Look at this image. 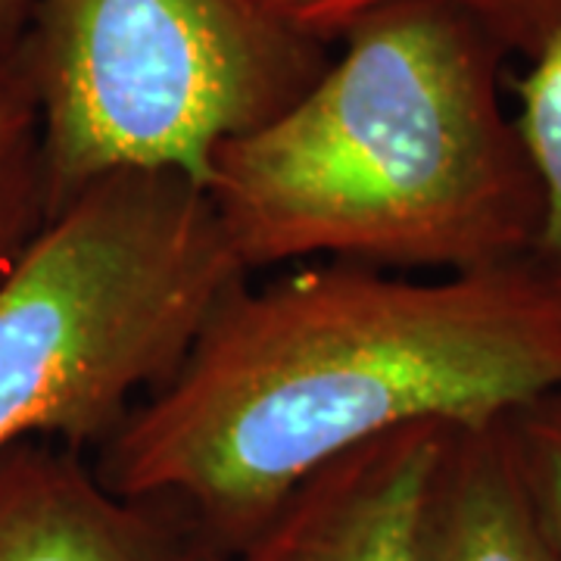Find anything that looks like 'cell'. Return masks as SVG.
Listing matches in <instances>:
<instances>
[{"label":"cell","mask_w":561,"mask_h":561,"mask_svg":"<svg viewBox=\"0 0 561 561\" xmlns=\"http://www.w3.org/2000/svg\"><path fill=\"white\" fill-rule=\"evenodd\" d=\"M556 390L561 280L534 260L440 278L316 262L234 287L94 468L116 493L184 512L234 559L365 443L490 424Z\"/></svg>","instance_id":"obj_1"},{"label":"cell","mask_w":561,"mask_h":561,"mask_svg":"<svg viewBox=\"0 0 561 561\" xmlns=\"http://www.w3.org/2000/svg\"><path fill=\"white\" fill-rule=\"evenodd\" d=\"M341 41L297 101L213 160L206 197L243 272L316 260L459 275L530 260L542 191L490 32L443 3H397Z\"/></svg>","instance_id":"obj_2"},{"label":"cell","mask_w":561,"mask_h":561,"mask_svg":"<svg viewBox=\"0 0 561 561\" xmlns=\"http://www.w3.org/2000/svg\"><path fill=\"white\" fill-rule=\"evenodd\" d=\"M247 278L201 184L119 172L84 187L0 278V453L98 449Z\"/></svg>","instance_id":"obj_3"},{"label":"cell","mask_w":561,"mask_h":561,"mask_svg":"<svg viewBox=\"0 0 561 561\" xmlns=\"http://www.w3.org/2000/svg\"><path fill=\"white\" fill-rule=\"evenodd\" d=\"M20 54L47 219L119 172H175L206 191L221 147L328 66L324 44L262 0H32Z\"/></svg>","instance_id":"obj_4"},{"label":"cell","mask_w":561,"mask_h":561,"mask_svg":"<svg viewBox=\"0 0 561 561\" xmlns=\"http://www.w3.org/2000/svg\"><path fill=\"white\" fill-rule=\"evenodd\" d=\"M449 424H409L312 474L231 561H434Z\"/></svg>","instance_id":"obj_5"},{"label":"cell","mask_w":561,"mask_h":561,"mask_svg":"<svg viewBox=\"0 0 561 561\" xmlns=\"http://www.w3.org/2000/svg\"><path fill=\"white\" fill-rule=\"evenodd\" d=\"M0 561H231L184 512L116 493L84 449L0 453Z\"/></svg>","instance_id":"obj_6"},{"label":"cell","mask_w":561,"mask_h":561,"mask_svg":"<svg viewBox=\"0 0 561 561\" xmlns=\"http://www.w3.org/2000/svg\"><path fill=\"white\" fill-rule=\"evenodd\" d=\"M434 561H561L505 419L449 431L434 490Z\"/></svg>","instance_id":"obj_7"},{"label":"cell","mask_w":561,"mask_h":561,"mask_svg":"<svg viewBox=\"0 0 561 561\" xmlns=\"http://www.w3.org/2000/svg\"><path fill=\"white\" fill-rule=\"evenodd\" d=\"M47 221L35 94L20 47L0 50V278Z\"/></svg>","instance_id":"obj_8"},{"label":"cell","mask_w":561,"mask_h":561,"mask_svg":"<svg viewBox=\"0 0 561 561\" xmlns=\"http://www.w3.org/2000/svg\"><path fill=\"white\" fill-rule=\"evenodd\" d=\"M284 25L321 44L343 38L353 25L397 3H443L474 22L505 54L530 60L561 25V0H262Z\"/></svg>","instance_id":"obj_9"},{"label":"cell","mask_w":561,"mask_h":561,"mask_svg":"<svg viewBox=\"0 0 561 561\" xmlns=\"http://www.w3.org/2000/svg\"><path fill=\"white\" fill-rule=\"evenodd\" d=\"M515 94V125L542 191L540 238L530 260L561 280V25L527 60Z\"/></svg>","instance_id":"obj_10"},{"label":"cell","mask_w":561,"mask_h":561,"mask_svg":"<svg viewBox=\"0 0 561 561\" xmlns=\"http://www.w3.org/2000/svg\"><path fill=\"white\" fill-rule=\"evenodd\" d=\"M505 421L527 490L561 559V390L534 400Z\"/></svg>","instance_id":"obj_11"},{"label":"cell","mask_w":561,"mask_h":561,"mask_svg":"<svg viewBox=\"0 0 561 561\" xmlns=\"http://www.w3.org/2000/svg\"><path fill=\"white\" fill-rule=\"evenodd\" d=\"M32 0H0V50H16Z\"/></svg>","instance_id":"obj_12"}]
</instances>
